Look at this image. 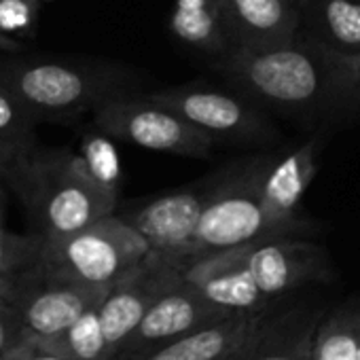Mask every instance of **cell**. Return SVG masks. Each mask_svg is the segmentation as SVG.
Listing matches in <instances>:
<instances>
[{"mask_svg": "<svg viewBox=\"0 0 360 360\" xmlns=\"http://www.w3.org/2000/svg\"><path fill=\"white\" fill-rule=\"evenodd\" d=\"M214 66L240 94L284 112L330 119L360 110V77L303 34L267 49H236Z\"/></svg>", "mask_w": 360, "mask_h": 360, "instance_id": "6da1fadb", "label": "cell"}, {"mask_svg": "<svg viewBox=\"0 0 360 360\" xmlns=\"http://www.w3.org/2000/svg\"><path fill=\"white\" fill-rule=\"evenodd\" d=\"M37 231L64 238L115 214L119 193L83 174L68 148H34L5 169Z\"/></svg>", "mask_w": 360, "mask_h": 360, "instance_id": "7a4b0ae2", "label": "cell"}, {"mask_svg": "<svg viewBox=\"0 0 360 360\" xmlns=\"http://www.w3.org/2000/svg\"><path fill=\"white\" fill-rule=\"evenodd\" d=\"M0 83L24 102L39 123L72 119L115 94L131 91L123 70L39 58H3Z\"/></svg>", "mask_w": 360, "mask_h": 360, "instance_id": "3957f363", "label": "cell"}, {"mask_svg": "<svg viewBox=\"0 0 360 360\" xmlns=\"http://www.w3.org/2000/svg\"><path fill=\"white\" fill-rule=\"evenodd\" d=\"M271 161L252 159L212 178V191L191 246V263L252 242L295 238L292 231L271 223L261 206L263 178Z\"/></svg>", "mask_w": 360, "mask_h": 360, "instance_id": "277c9868", "label": "cell"}, {"mask_svg": "<svg viewBox=\"0 0 360 360\" xmlns=\"http://www.w3.org/2000/svg\"><path fill=\"white\" fill-rule=\"evenodd\" d=\"M150 255L148 242L123 217L110 214L64 238H45L43 265L75 282L112 288Z\"/></svg>", "mask_w": 360, "mask_h": 360, "instance_id": "5b68a950", "label": "cell"}, {"mask_svg": "<svg viewBox=\"0 0 360 360\" xmlns=\"http://www.w3.org/2000/svg\"><path fill=\"white\" fill-rule=\"evenodd\" d=\"M96 127L110 138L180 157H208L214 138L189 123L172 108L155 102L148 94H115L94 110Z\"/></svg>", "mask_w": 360, "mask_h": 360, "instance_id": "8992f818", "label": "cell"}, {"mask_svg": "<svg viewBox=\"0 0 360 360\" xmlns=\"http://www.w3.org/2000/svg\"><path fill=\"white\" fill-rule=\"evenodd\" d=\"M108 290L110 288L104 286L60 278L51 274L41 259L39 265L13 280L7 303L13 305L28 335L47 339L98 307Z\"/></svg>", "mask_w": 360, "mask_h": 360, "instance_id": "52a82bcc", "label": "cell"}, {"mask_svg": "<svg viewBox=\"0 0 360 360\" xmlns=\"http://www.w3.org/2000/svg\"><path fill=\"white\" fill-rule=\"evenodd\" d=\"M148 98L185 117L214 140L257 144L274 140L271 136H276L271 123L244 94L180 85L150 91Z\"/></svg>", "mask_w": 360, "mask_h": 360, "instance_id": "ba28073f", "label": "cell"}, {"mask_svg": "<svg viewBox=\"0 0 360 360\" xmlns=\"http://www.w3.org/2000/svg\"><path fill=\"white\" fill-rule=\"evenodd\" d=\"M233 314L238 311L210 301L180 274V278L148 307L142 322L123 343L115 360H140L176 339L193 335Z\"/></svg>", "mask_w": 360, "mask_h": 360, "instance_id": "9c48e42d", "label": "cell"}, {"mask_svg": "<svg viewBox=\"0 0 360 360\" xmlns=\"http://www.w3.org/2000/svg\"><path fill=\"white\" fill-rule=\"evenodd\" d=\"M212 191V178L202 187L185 189L150 200L129 210L123 219L142 233L150 252L183 271L191 263L193 238Z\"/></svg>", "mask_w": 360, "mask_h": 360, "instance_id": "30bf717a", "label": "cell"}, {"mask_svg": "<svg viewBox=\"0 0 360 360\" xmlns=\"http://www.w3.org/2000/svg\"><path fill=\"white\" fill-rule=\"evenodd\" d=\"M180 274L183 271L176 265L150 252L138 267H134L108 290L98 311L112 352V360L129 335L138 328L148 307L167 286L180 278Z\"/></svg>", "mask_w": 360, "mask_h": 360, "instance_id": "8fae6325", "label": "cell"}, {"mask_svg": "<svg viewBox=\"0 0 360 360\" xmlns=\"http://www.w3.org/2000/svg\"><path fill=\"white\" fill-rule=\"evenodd\" d=\"M242 261L257 288L271 301L324 276V252L305 240L278 238L240 246Z\"/></svg>", "mask_w": 360, "mask_h": 360, "instance_id": "7c38bea8", "label": "cell"}, {"mask_svg": "<svg viewBox=\"0 0 360 360\" xmlns=\"http://www.w3.org/2000/svg\"><path fill=\"white\" fill-rule=\"evenodd\" d=\"M318 138L288 150L282 159H274L261 187V206L267 219L295 236L307 229V223L297 217V208L316 174Z\"/></svg>", "mask_w": 360, "mask_h": 360, "instance_id": "4fadbf2b", "label": "cell"}, {"mask_svg": "<svg viewBox=\"0 0 360 360\" xmlns=\"http://www.w3.org/2000/svg\"><path fill=\"white\" fill-rule=\"evenodd\" d=\"M183 276L210 301L231 311H265L269 305L246 271L240 246L189 263Z\"/></svg>", "mask_w": 360, "mask_h": 360, "instance_id": "5bb4252c", "label": "cell"}, {"mask_svg": "<svg viewBox=\"0 0 360 360\" xmlns=\"http://www.w3.org/2000/svg\"><path fill=\"white\" fill-rule=\"evenodd\" d=\"M265 311H238L193 335L176 339L140 360H240L265 324Z\"/></svg>", "mask_w": 360, "mask_h": 360, "instance_id": "9a60e30c", "label": "cell"}, {"mask_svg": "<svg viewBox=\"0 0 360 360\" xmlns=\"http://www.w3.org/2000/svg\"><path fill=\"white\" fill-rule=\"evenodd\" d=\"M236 49H267L292 41L301 30V9L290 0H227Z\"/></svg>", "mask_w": 360, "mask_h": 360, "instance_id": "2e32d148", "label": "cell"}, {"mask_svg": "<svg viewBox=\"0 0 360 360\" xmlns=\"http://www.w3.org/2000/svg\"><path fill=\"white\" fill-rule=\"evenodd\" d=\"M169 32L176 41L214 60L236 51L227 0H176Z\"/></svg>", "mask_w": 360, "mask_h": 360, "instance_id": "e0dca14e", "label": "cell"}, {"mask_svg": "<svg viewBox=\"0 0 360 360\" xmlns=\"http://www.w3.org/2000/svg\"><path fill=\"white\" fill-rule=\"evenodd\" d=\"M299 34L345 60L360 56V0H309Z\"/></svg>", "mask_w": 360, "mask_h": 360, "instance_id": "ac0fdd59", "label": "cell"}, {"mask_svg": "<svg viewBox=\"0 0 360 360\" xmlns=\"http://www.w3.org/2000/svg\"><path fill=\"white\" fill-rule=\"evenodd\" d=\"M318 320L303 316H286L274 324H263L261 330L242 352L240 360H311L314 335Z\"/></svg>", "mask_w": 360, "mask_h": 360, "instance_id": "d6986e66", "label": "cell"}, {"mask_svg": "<svg viewBox=\"0 0 360 360\" xmlns=\"http://www.w3.org/2000/svg\"><path fill=\"white\" fill-rule=\"evenodd\" d=\"M37 123L24 102L0 83V165L5 169L37 148Z\"/></svg>", "mask_w": 360, "mask_h": 360, "instance_id": "ffe728a7", "label": "cell"}, {"mask_svg": "<svg viewBox=\"0 0 360 360\" xmlns=\"http://www.w3.org/2000/svg\"><path fill=\"white\" fill-rule=\"evenodd\" d=\"M98 307L83 314L75 324H70L58 335L47 339H34L45 349L66 360H112V352L106 341Z\"/></svg>", "mask_w": 360, "mask_h": 360, "instance_id": "44dd1931", "label": "cell"}, {"mask_svg": "<svg viewBox=\"0 0 360 360\" xmlns=\"http://www.w3.org/2000/svg\"><path fill=\"white\" fill-rule=\"evenodd\" d=\"M360 311L335 314L322 320L314 335L311 360H358Z\"/></svg>", "mask_w": 360, "mask_h": 360, "instance_id": "7402d4cb", "label": "cell"}, {"mask_svg": "<svg viewBox=\"0 0 360 360\" xmlns=\"http://www.w3.org/2000/svg\"><path fill=\"white\" fill-rule=\"evenodd\" d=\"M45 236L30 233L18 236L0 229V280L13 282L24 271L32 269L43 259Z\"/></svg>", "mask_w": 360, "mask_h": 360, "instance_id": "603a6c76", "label": "cell"}, {"mask_svg": "<svg viewBox=\"0 0 360 360\" xmlns=\"http://www.w3.org/2000/svg\"><path fill=\"white\" fill-rule=\"evenodd\" d=\"M83 174H87L100 187L119 193V161L112 144L102 136H87L81 153L75 155Z\"/></svg>", "mask_w": 360, "mask_h": 360, "instance_id": "cb8c5ba5", "label": "cell"}, {"mask_svg": "<svg viewBox=\"0 0 360 360\" xmlns=\"http://www.w3.org/2000/svg\"><path fill=\"white\" fill-rule=\"evenodd\" d=\"M37 22V0H0V30L9 37L30 34Z\"/></svg>", "mask_w": 360, "mask_h": 360, "instance_id": "d4e9b609", "label": "cell"}, {"mask_svg": "<svg viewBox=\"0 0 360 360\" xmlns=\"http://www.w3.org/2000/svg\"><path fill=\"white\" fill-rule=\"evenodd\" d=\"M26 328L11 303L0 299V360H7L11 349L26 337Z\"/></svg>", "mask_w": 360, "mask_h": 360, "instance_id": "484cf974", "label": "cell"}, {"mask_svg": "<svg viewBox=\"0 0 360 360\" xmlns=\"http://www.w3.org/2000/svg\"><path fill=\"white\" fill-rule=\"evenodd\" d=\"M7 360H66L49 349H45L32 335H26L7 356Z\"/></svg>", "mask_w": 360, "mask_h": 360, "instance_id": "4316f807", "label": "cell"}, {"mask_svg": "<svg viewBox=\"0 0 360 360\" xmlns=\"http://www.w3.org/2000/svg\"><path fill=\"white\" fill-rule=\"evenodd\" d=\"M24 47H22V43L18 41V39H13V37H9V34H5L3 30H0V51L3 53H20Z\"/></svg>", "mask_w": 360, "mask_h": 360, "instance_id": "83f0119b", "label": "cell"}, {"mask_svg": "<svg viewBox=\"0 0 360 360\" xmlns=\"http://www.w3.org/2000/svg\"><path fill=\"white\" fill-rule=\"evenodd\" d=\"M11 284H13V282H9V280H0V299H5V301H7V297H9V292H11Z\"/></svg>", "mask_w": 360, "mask_h": 360, "instance_id": "f1b7e54d", "label": "cell"}, {"mask_svg": "<svg viewBox=\"0 0 360 360\" xmlns=\"http://www.w3.org/2000/svg\"><path fill=\"white\" fill-rule=\"evenodd\" d=\"M3 217H5V191H3V178H0V229H3Z\"/></svg>", "mask_w": 360, "mask_h": 360, "instance_id": "f546056e", "label": "cell"}, {"mask_svg": "<svg viewBox=\"0 0 360 360\" xmlns=\"http://www.w3.org/2000/svg\"><path fill=\"white\" fill-rule=\"evenodd\" d=\"M347 64H349V66H352V70H354V72L360 77V56H356V58H349V60H347Z\"/></svg>", "mask_w": 360, "mask_h": 360, "instance_id": "4dcf8cb0", "label": "cell"}, {"mask_svg": "<svg viewBox=\"0 0 360 360\" xmlns=\"http://www.w3.org/2000/svg\"><path fill=\"white\" fill-rule=\"evenodd\" d=\"M290 3H292L295 7H299V9L303 11V9H305V5L309 3V0H290Z\"/></svg>", "mask_w": 360, "mask_h": 360, "instance_id": "1f68e13d", "label": "cell"}, {"mask_svg": "<svg viewBox=\"0 0 360 360\" xmlns=\"http://www.w3.org/2000/svg\"><path fill=\"white\" fill-rule=\"evenodd\" d=\"M0 178L5 180V167H3V165H0Z\"/></svg>", "mask_w": 360, "mask_h": 360, "instance_id": "d6a6232c", "label": "cell"}, {"mask_svg": "<svg viewBox=\"0 0 360 360\" xmlns=\"http://www.w3.org/2000/svg\"><path fill=\"white\" fill-rule=\"evenodd\" d=\"M358 360H360V354H358Z\"/></svg>", "mask_w": 360, "mask_h": 360, "instance_id": "836d02e7", "label": "cell"}]
</instances>
